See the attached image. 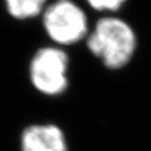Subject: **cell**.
Segmentation results:
<instances>
[{"instance_id":"obj_1","label":"cell","mask_w":151,"mask_h":151,"mask_svg":"<svg viewBox=\"0 0 151 151\" xmlns=\"http://www.w3.org/2000/svg\"><path fill=\"white\" fill-rule=\"evenodd\" d=\"M87 47L106 67L119 69L132 59L137 48V37L124 20L105 17L100 19L88 35Z\"/></svg>"},{"instance_id":"obj_2","label":"cell","mask_w":151,"mask_h":151,"mask_svg":"<svg viewBox=\"0 0 151 151\" xmlns=\"http://www.w3.org/2000/svg\"><path fill=\"white\" fill-rule=\"evenodd\" d=\"M43 25L48 37L58 44L69 45L88 34L87 17L71 0H58L43 12Z\"/></svg>"},{"instance_id":"obj_3","label":"cell","mask_w":151,"mask_h":151,"mask_svg":"<svg viewBox=\"0 0 151 151\" xmlns=\"http://www.w3.org/2000/svg\"><path fill=\"white\" fill-rule=\"evenodd\" d=\"M68 56L57 47H44L29 64V78L37 90L47 96L60 94L67 88Z\"/></svg>"},{"instance_id":"obj_4","label":"cell","mask_w":151,"mask_h":151,"mask_svg":"<svg viewBox=\"0 0 151 151\" xmlns=\"http://www.w3.org/2000/svg\"><path fill=\"white\" fill-rule=\"evenodd\" d=\"M22 151H68L63 131L58 126L32 125L21 135Z\"/></svg>"},{"instance_id":"obj_5","label":"cell","mask_w":151,"mask_h":151,"mask_svg":"<svg viewBox=\"0 0 151 151\" xmlns=\"http://www.w3.org/2000/svg\"><path fill=\"white\" fill-rule=\"evenodd\" d=\"M9 14L15 19L33 18L44 11L46 0H4Z\"/></svg>"},{"instance_id":"obj_6","label":"cell","mask_w":151,"mask_h":151,"mask_svg":"<svg viewBox=\"0 0 151 151\" xmlns=\"http://www.w3.org/2000/svg\"><path fill=\"white\" fill-rule=\"evenodd\" d=\"M88 4L96 11H116L126 2V0H86Z\"/></svg>"}]
</instances>
